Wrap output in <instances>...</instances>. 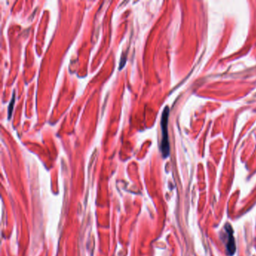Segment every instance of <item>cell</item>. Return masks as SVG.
<instances>
[{
  "instance_id": "cell-1",
  "label": "cell",
  "mask_w": 256,
  "mask_h": 256,
  "mask_svg": "<svg viewBox=\"0 0 256 256\" xmlns=\"http://www.w3.org/2000/svg\"><path fill=\"white\" fill-rule=\"evenodd\" d=\"M168 115H169V108L166 107L164 109L162 115V138L161 142V151L164 158H166L169 156L170 153V146H169L168 141V134H167V122H168Z\"/></svg>"
},
{
  "instance_id": "cell-2",
  "label": "cell",
  "mask_w": 256,
  "mask_h": 256,
  "mask_svg": "<svg viewBox=\"0 0 256 256\" xmlns=\"http://www.w3.org/2000/svg\"><path fill=\"white\" fill-rule=\"evenodd\" d=\"M225 231L227 232V237L228 238V241L226 243L227 252L230 255H232L236 250L235 241H234V235H233V229L231 226L229 225H225Z\"/></svg>"
},
{
  "instance_id": "cell-3",
  "label": "cell",
  "mask_w": 256,
  "mask_h": 256,
  "mask_svg": "<svg viewBox=\"0 0 256 256\" xmlns=\"http://www.w3.org/2000/svg\"><path fill=\"white\" fill-rule=\"evenodd\" d=\"M14 102H15V91H14L13 92V96L11 99V102H10L9 105H8V119L10 120L11 117V114L13 112V108H14Z\"/></svg>"
},
{
  "instance_id": "cell-4",
  "label": "cell",
  "mask_w": 256,
  "mask_h": 256,
  "mask_svg": "<svg viewBox=\"0 0 256 256\" xmlns=\"http://www.w3.org/2000/svg\"><path fill=\"white\" fill-rule=\"evenodd\" d=\"M125 60H126V55L122 54V57L120 59V69H122L123 68L124 65L125 63Z\"/></svg>"
}]
</instances>
